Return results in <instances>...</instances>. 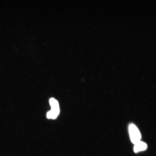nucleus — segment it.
<instances>
[{
    "mask_svg": "<svg viewBox=\"0 0 156 156\" xmlns=\"http://www.w3.org/2000/svg\"><path fill=\"white\" fill-rule=\"evenodd\" d=\"M129 129L130 140L132 143L135 144L139 142L141 138V134L136 126L133 124H131Z\"/></svg>",
    "mask_w": 156,
    "mask_h": 156,
    "instance_id": "obj_1",
    "label": "nucleus"
},
{
    "mask_svg": "<svg viewBox=\"0 0 156 156\" xmlns=\"http://www.w3.org/2000/svg\"><path fill=\"white\" fill-rule=\"evenodd\" d=\"M147 144L143 142L139 141L135 144L134 146V151L135 153L140 151H145L147 149Z\"/></svg>",
    "mask_w": 156,
    "mask_h": 156,
    "instance_id": "obj_2",
    "label": "nucleus"
},
{
    "mask_svg": "<svg viewBox=\"0 0 156 156\" xmlns=\"http://www.w3.org/2000/svg\"><path fill=\"white\" fill-rule=\"evenodd\" d=\"M49 102L51 107L59 106L58 101L53 98H51L50 99Z\"/></svg>",
    "mask_w": 156,
    "mask_h": 156,
    "instance_id": "obj_3",
    "label": "nucleus"
}]
</instances>
